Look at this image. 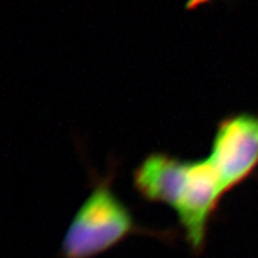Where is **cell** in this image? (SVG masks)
<instances>
[{"label":"cell","instance_id":"7a4b0ae2","mask_svg":"<svg viewBox=\"0 0 258 258\" xmlns=\"http://www.w3.org/2000/svg\"><path fill=\"white\" fill-rule=\"evenodd\" d=\"M112 175L97 178L88 198L76 212L61 241V258H95L134 234L172 241L171 231H153L138 225L131 209L111 188Z\"/></svg>","mask_w":258,"mask_h":258},{"label":"cell","instance_id":"6da1fadb","mask_svg":"<svg viewBox=\"0 0 258 258\" xmlns=\"http://www.w3.org/2000/svg\"><path fill=\"white\" fill-rule=\"evenodd\" d=\"M134 186L148 202L175 211L194 254L205 250L209 224L222 198L235 186L214 154L180 160L152 153L134 171Z\"/></svg>","mask_w":258,"mask_h":258}]
</instances>
